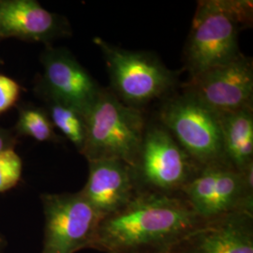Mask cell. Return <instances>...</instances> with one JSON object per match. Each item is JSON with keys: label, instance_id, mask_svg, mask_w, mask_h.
<instances>
[{"label": "cell", "instance_id": "1", "mask_svg": "<svg viewBox=\"0 0 253 253\" xmlns=\"http://www.w3.org/2000/svg\"><path fill=\"white\" fill-rule=\"evenodd\" d=\"M205 222L180 194L138 193L125 208L100 220L91 249L105 253H167Z\"/></svg>", "mask_w": 253, "mask_h": 253}, {"label": "cell", "instance_id": "4", "mask_svg": "<svg viewBox=\"0 0 253 253\" xmlns=\"http://www.w3.org/2000/svg\"><path fill=\"white\" fill-rule=\"evenodd\" d=\"M102 53L114 94L126 105L138 106L161 98L172 89L176 76L149 52L130 51L94 39Z\"/></svg>", "mask_w": 253, "mask_h": 253}, {"label": "cell", "instance_id": "7", "mask_svg": "<svg viewBox=\"0 0 253 253\" xmlns=\"http://www.w3.org/2000/svg\"><path fill=\"white\" fill-rule=\"evenodd\" d=\"M160 120L200 167L224 162L219 115L190 94L184 92L166 100L160 110Z\"/></svg>", "mask_w": 253, "mask_h": 253}, {"label": "cell", "instance_id": "5", "mask_svg": "<svg viewBox=\"0 0 253 253\" xmlns=\"http://www.w3.org/2000/svg\"><path fill=\"white\" fill-rule=\"evenodd\" d=\"M253 163L238 171L225 162L201 167L180 195L197 217L209 221L229 214L253 212Z\"/></svg>", "mask_w": 253, "mask_h": 253}, {"label": "cell", "instance_id": "14", "mask_svg": "<svg viewBox=\"0 0 253 253\" xmlns=\"http://www.w3.org/2000/svg\"><path fill=\"white\" fill-rule=\"evenodd\" d=\"M224 162L238 171L253 163V107L219 115Z\"/></svg>", "mask_w": 253, "mask_h": 253}, {"label": "cell", "instance_id": "18", "mask_svg": "<svg viewBox=\"0 0 253 253\" xmlns=\"http://www.w3.org/2000/svg\"><path fill=\"white\" fill-rule=\"evenodd\" d=\"M20 96L18 83L10 77L0 74V115L11 108Z\"/></svg>", "mask_w": 253, "mask_h": 253}, {"label": "cell", "instance_id": "13", "mask_svg": "<svg viewBox=\"0 0 253 253\" xmlns=\"http://www.w3.org/2000/svg\"><path fill=\"white\" fill-rule=\"evenodd\" d=\"M89 171L81 193L102 218L125 208L135 197L132 167L119 160L88 162Z\"/></svg>", "mask_w": 253, "mask_h": 253}, {"label": "cell", "instance_id": "9", "mask_svg": "<svg viewBox=\"0 0 253 253\" xmlns=\"http://www.w3.org/2000/svg\"><path fill=\"white\" fill-rule=\"evenodd\" d=\"M185 92L217 115L253 107V61L241 53L227 63L190 78Z\"/></svg>", "mask_w": 253, "mask_h": 253}, {"label": "cell", "instance_id": "19", "mask_svg": "<svg viewBox=\"0 0 253 253\" xmlns=\"http://www.w3.org/2000/svg\"><path fill=\"white\" fill-rule=\"evenodd\" d=\"M15 140L12 133L3 127H0V152L8 148H13Z\"/></svg>", "mask_w": 253, "mask_h": 253}, {"label": "cell", "instance_id": "15", "mask_svg": "<svg viewBox=\"0 0 253 253\" xmlns=\"http://www.w3.org/2000/svg\"><path fill=\"white\" fill-rule=\"evenodd\" d=\"M46 101L48 105L46 112L54 128L59 129L81 153L86 134L84 116L76 109L62 102L48 99H46Z\"/></svg>", "mask_w": 253, "mask_h": 253}, {"label": "cell", "instance_id": "10", "mask_svg": "<svg viewBox=\"0 0 253 253\" xmlns=\"http://www.w3.org/2000/svg\"><path fill=\"white\" fill-rule=\"evenodd\" d=\"M43 68L40 90L44 98L87 114L101 88L69 50L47 46L41 55Z\"/></svg>", "mask_w": 253, "mask_h": 253}, {"label": "cell", "instance_id": "16", "mask_svg": "<svg viewBox=\"0 0 253 253\" xmlns=\"http://www.w3.org/2000/svg\"><path fill=\"white\" fill-rule=\"evenodd\" d=\"M16 132L39 142H59L54 125L45 110L34 106L19 108Z\"/></svg>", "mask_w": 253, "mask_h": 253}, {"label": "cell", "instance_id": "3", "mask_svg": "<svg viewBox=\"0 0 253 253\" xmlns=\"http://www.w3.org/2000/svg\"><path fill=\"white\" fill-rule=\"evenodd\" d=\"M84 118L86 134L81 154L87 162L119 160L133 167L146 128L142 112L101 89Z\"/></svg>", "mask_w": 253, "mask_h": 253}, {"label": "cell", "instance_id": "17", "mask_svg": "<svg viewBox=\"0 0 253 253\" xmlns=\"http://www.w3.org/2000/svg\"><path fill=\"white\" fill-rule=\"evenodd\" d=\"M23 173V162L14 148L0 152V193L17 186Z\"/></svg>", "mask_w": 253, "mask_h": 253}, {"label": "cell", "instance_id": "2", "mask_svg": "<svg viewBox=\"0 0 253 253\" xmlns=\"http://www.w3.org/2000/svg\"><path fill=\"white\" fill-rule=\"evenodd\" d=\"M252 1H199L185 50L190 78L227 63L241 52L238 34L250 26Z\"/></svg>", "mask_w": 253, "mask_h": 253}, {"label": "cell", "instance_id": "21", "mask_svg": "<svg viewBox=\"0 0 253 253\" xmlns=\"http://www.w3.org/2000/svg\"><path fill=\"white\" fill-rule=\"evenodd\" d=\"M0 41H1V39H0Z\"/></svg>", "mask_w": 253, "mask_h": 253}, {"label": "cell", "instance_id": "20", "mask_svg": "<svg viewBox=\"0 0 253 253\" xmlns=\"http://www.w3.org/2000/svg\"><path fill=\"white\" fill-rule=\"evenodd\" d=\"M4 247H5V242H4V239H3L2 235H0V253H3Z\"/></svg>", "mask_w": 253, "mask_h": 253}, {"label": "cell", "instance_id": "8", "mask_svg": "<svg viewBox=\"0 0 253 253\" xmlns=\"http://www.w3.org/2000/svg\"><path fill=\"white\" fill-rule=\"evenodd\" d=\"M42 253H76L90 248L101 217L79 192L44 193Z\"/></svg>", "mask_w": 253, "mask_h": 253}, {"label": "cell", "instance_id": "6", "mask_svg": "<svg viewBox=\"0 0 253 253\" xmlns=\"http://www.w3.org/2000/svg\"><path fill=\"white\" fill-rule=\"evenodd\" d=\"M200 168L163 125L148 126L132 167L137 193L180 194Z\"/></svg>", "mask_w": 253, "mask_h": 253}, {"label": "cell", "instance_id": "11", "mask_svg": "<svg viewBox=\"0 0 253 253\" xmlns=\"http://www.w3.org/2000/svg\"><path fill=\"white\" fill-rule=\"evenodd\" d=\"M167 253H253V212H235L206 221Z\"/></svg>", "mask_w": 253, "mask_h": 253}, {"label": "cell", "instance_id": "12", "mask_svg": "<svg viewBox=\"0 0 253 253\" xmlns=\"http://www.w3.org/2000/svg\"><path fill=\"white\" fill-rule=\"evenodd\" d=\"M71 33L67 19L35 0H0V39L50 42Z\"/></svg>", "mask_w": 253, "mask_h": 253}]
</instances>
